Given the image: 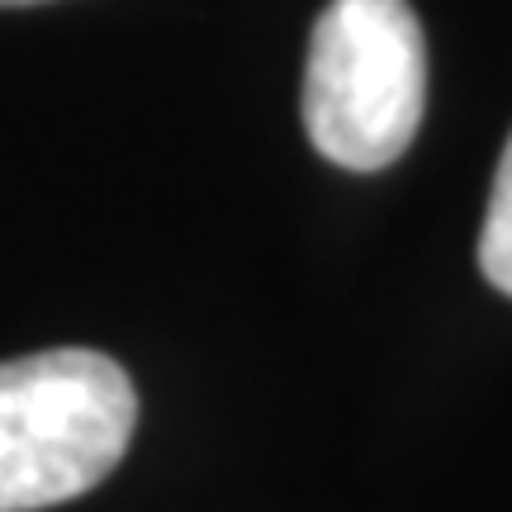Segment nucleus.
I'll list each match as a JSON object with an SVG mask.
<instances>
[{
    "instance_id": "f03ea898",
    "label": "nucleus",
    "mask_w": 512,
    "mask_h": 512,
    "mask_svg": "<svg viewBox=\"0 0 512 512\" xmlns=\"http://www.w3.org/2000/svg\"><path fill=\"white\" fill-rule=\"evenodd\" d=\"M427 43L408 0H328L309 38L304 128L328 162L384 171L422 124Z\"/></svg>"
},
{
    "instance_id": "7ed1b4c3",
    "label": "nucleus",
    "mask_w": 512,
    "mask_h": 512,
    "mask_svg": "<svg viewBox=\"0 0 512 512\" xmlns=\"http://www.w3.org/2000/svg\"><path fill=\"white\" fill-rule=\"evenodd\" d=\"M479 271L494 290L512 294V138L498 157L484 228H479Z\"/></svg>"
},
{
    "instance_id": "20e7f679",
    "label": "nucleus",
    "mask_w": 512,
    "mask_h": 512,
    "mask_svg": "<svg viewBox=\"0 0 512 512\" xmlns=\"http://www.w3.org/2000/svg\"><path fill=\"white\" fill-rule=\"evenodd\" d=\"M0 5H43V0H0Z\"/></svg>"
},
{
    "instance_id": "f257e3e1",
    "label": "nucleus",
    "mask_w": 512,
    "mask_h": 512,
    "mask_svg": "<svg viewBox=\"0 0 512 512\" xmlns=\"http://www.w3.org/2000/svg\"><path fill=\"white\" fill-rule=\"evenodd\" d=\"M138 394L100 351L0 361V512H38L95 489L124 456Z\"/></svg>"
}]
</instances>
